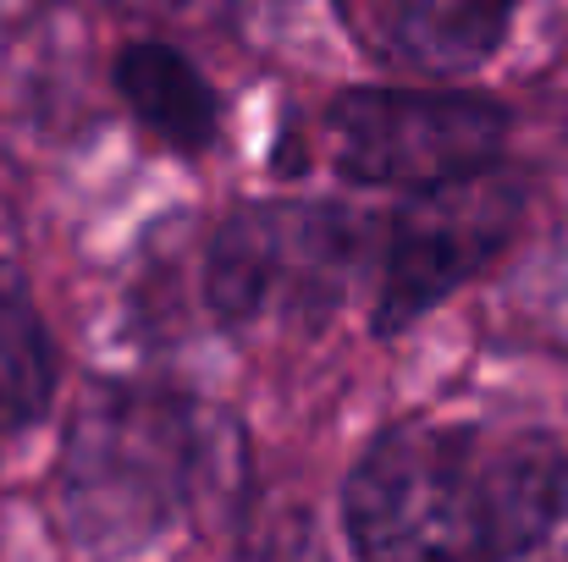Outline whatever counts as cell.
Returning <instances> with one entry per match:
<instances>
[{
    "label": "cell",
    "mask_w": 568,
    "mask_h": 562,
    "mask_svg": "<svg viewBox=\"0 0 568 562\" xmlns=\"http://www.w3.org/2000/svg\"><path fill=\"white\" fill-rule=\"evenodd\" d=\"M365 562H530L568 546V452L547 436L408 425L348 480Z\"/></svg>",
    "instance_id": "6da1fadb"
},
{
    "label": "cell",
    "mask_w": 568,
    "mask_h": 562,
    "mask_svg": "<svg viewBox=\"0 0 568 562\" xmlns=\"http://www.w3.org/2000/svg\"><path fill=\"white\" fill-rule=\"evenodd\" d=\"M226 452L221 419L161 386H100L61 447V513L83 552L122 558L166 535Z\"/></svg>",
    "instance_id": "7a4b0ae2"
},
{
    "label": "cell",
    "mask_w": 568,
    "mask_h": 562,
    "mask_svg": "<svg viewBox=\"0 0 568 562\" xmlns=\"http://www.w3.org/2000/svg\"><path fill=\"white\" fill-rule=\"evenodd\" d=\"M359 232L332 204H248L204 259V298L226 326H326L348 293Z\"/></svg>",
    "instance_id": "3957f363"
},
{
    "label": "cell",
    "mask_w": 568,
    "mask_h": 562,
    "mask_svg": "<svg viewBox=\"0 0 568 562\" xmlns=\"http://www.w3.org/2000/svg\"><path fill=\"white\" fill-rule=\"evenodd\" d=\"M332 155L343 177L371 187H436L486 172L508 116L480 94L453 89H354L332 105Z\"/></svg>",
    "instance_id": "277c9868"
},
{
    "label": "cell",
    "mask_w": 568,
    "mask_h": 562,
    "mask_svg": "<svg viewBox=\"0 0 568 562\" xmlns=\"http://www.w3.org/2000/svg\"><path fill=\"white\" fill-rule=\"evenodd\" d=\"M525 187L503 172H469L458 183L419 187L386 237L376 287V331L414 326L447 293H458L475 270H486L508 237L519 232Z\"/></svg>",
    "instance_id": "5b68a950"
},
{
    "label": "cell",
    "mask_w": 568,
    "mask_h": 562,
    "mask_svg": "<svg viewBox=\"0 0 568 562\" xmlns=\"http://www.w3.org/2000/svg\"><path fill=\"white\" fill-rule=\"evenodd\" d=\"M337 17L381 67L458 78L503 44L514 0H337Z\"/></svg>",
    "instance_id": "8992f818"
},
{
    "label": "cell",
    "mask_w": 568,
    "mask_h": 562,
    "mask_svg": "<svg viewBox=\"0 0 568 562\" xmlns=\"http://www.w3.org/2000/svg\"><path fill=\"white\" fill-rule=\"evenodd\" d=\"M116 94L172 150H204L215 139V94L183 50L139 39L116 55Z\"/></svg>",
    "instance_id": "52a82bcc"
},
{
    "label": "cell",
    "mask_w": 568,
    "mask_h": 562,
    "mask_svg": "<svg viewBox=\"0 0 568 562\" xmlns=\"http://www.w3.org/2000/svg\"><path fill=\"white\" fill-rule=\"evenodd\" d=\"M55 391L50 331L11 270H0V430H22Z\"/></svg>",
    "instance_id": "ba28073f"
},
{
    "label": "cell",
    "mask_w": 568,
    "mask_h": 562,
    "mask_svg": "<svg viewBox=\"0 0 568 562\" xmlns=\"http://www.w3.org/2000/svg\"><path fill=\"white\" fill-rule=\"evenodd\" d=\"M111 6L128 17H183L193 0H111Z\"/></svg>",
    "instance_id": "9c48e42d"
}]
</instances>
